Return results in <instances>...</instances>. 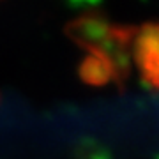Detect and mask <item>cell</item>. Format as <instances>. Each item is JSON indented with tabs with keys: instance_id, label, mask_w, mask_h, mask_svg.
Returning a JSON list of instances; mask_svg holds the SVG:
<instances>
[{
	"instance_id": "6da1fadb",
	"label": "cell",
	"mask_w": 159,
	"mask_h": 159,
	"mask_svg": "<svg viewBox=\"0 0 159 159\" xmlns=\"http://www.w3.org/2000/svg\"><path fill=\"white\" fill-rule=\"evenodd\" d=\"M136 29L110 23L96 12L81 14L67 25L69 37L87 53L99 55L113 66L119 83H124L131 71V48Z\"/></svg>"
},
{
	"instance_id": "3957f363",
	"label": "cell",
	"mask_w": 159,
	"mask_h": 159,
	"mask_svg": "<svg viewBox=\"0 0 159 159\" xmlns=\"http://www.w3.org/2000/svg\"><path fill=\"white\" fill-rule=\"evenodd\" d=\"M78 71H80L81 80L85 81L87 85L102 87V85L111 83V81L119 83V76L115 73L113 66H111L106 58L99 57V55H90V53H87L85 58L80 64Z\"/></svg>"
},
{
	"instance_id": "7a4b0ae2",
	"label": "cell",
	"mask_w": 159,
	"mask_h": 159,
	"mask_svg": "<svg viewBox=\"0 0 159 159\" xmlns=\"http://www.w3.org/2000/svg\"><path fill=\"white\" fill-rule=\"evenodd\" d=\"M131 55L145 85L159 90V21H148L136 29Z\"/></svg>"
}]
</instances>
